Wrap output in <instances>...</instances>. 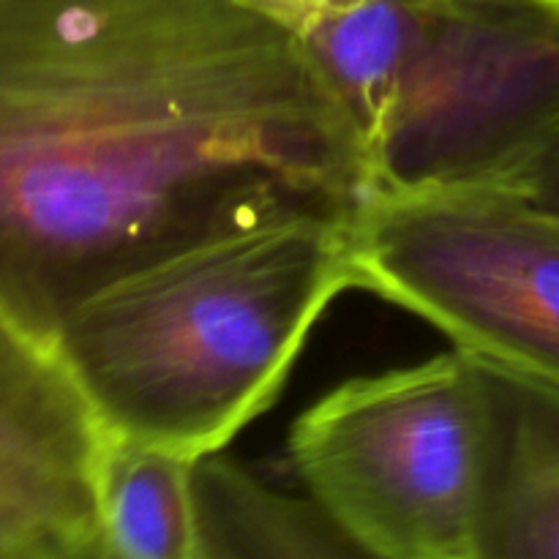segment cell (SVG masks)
<instances>
[{
  "label": "cell",
  "instance_id": "cell-11",
  "mask_svg": "<svg viewBox=\"0 0 559 559\" xmlns=\"http://www.w3.org/2000/svg\"><path fill=\"white\" fill-rule=\"evenodd\" d=\"M527 200L538 202L549 213L559 216V136L544 151V156L530 167V173L519 180L516 189Z\"/></svg>",
  "mask_w": 559,
  "mask_h": 559
},
{
  "label": "cell",
  "instance_id": "cell-1",
  "mask_svg": "<svg viewBox=\"0 0 559 559\" xmlns=\"http://www.w3.org/2000/svg\"><path fill=\"white\" fill-rule=\"evenodd\" d=\"M369 194L344 104L251 0H0V295L44 333L189 246Z\"/></svg>",
  "mask_w": 559,
  "mask_h": 559
},
{
  "label": "cell",
  "instance_id": "cell-2",
  "mask_svg": "<svg viewBox=\"0 0 559 559\" xmlns=\"http://www.w3.org/2000/svg\"><path fill=\"white\" fill-rule=\"evenodd\" d=\"M353 213L189 246L71 309L60 353L104 435L194 462L224 453L276 402L320 317L355 289Z\"/></svg>",
  "mask_w": 559,
  "mask_h": 559
},
{
  "label": "cell",
  "instance_id": "cell-5",
  "mask_svg": "<svg viewBox=\"0 0 559 559\" xmlns=\"http://www.w3.org/2000/svg\"><path fill=\"white\" fill-rule=\"evenodd\" d=\"M355 289L420 317L486 369L559 391V216L511 189L371 194Z\"/></svg>",
  "mask_w": 559,
  "mask_h": 559
},
{
  "label": "cell",
  "instance_id": "cell-4",
  "mask_svg": "<svg viewBox=\"0 0 559 559\" xmlns=\"http://www.w3.org/2000/svg\"><path fill=\"white\" fill-rule=\"evenodd\" d=\"M489 453V377L459 349L342 382L289 431L306 497L385 559H473Z\"/></svg>",
  "mask_w": 559,
  "mask_h": 559
},
{
  "label": "cell",
  "instance_id": "cell-9",
  "mask_svg": "<svg viewBox=\"0 0 559 559\" xmlns=\"http://www.w3.org/2000/svg\"><path fill=\"white\" fill-rule=\"evenodd\" d=\"M205 559H385L338 530L309 497L262 480L227 453L197 467Z\"/></svg>",
  "mask_w": 559,
  "mask_h": 559
},
{
  "label": "cell",
  "instance_id": "cell-8",
  "mask_svg": "<svg viewBox=\"0 0 559 559\" xmlns=\"http://www.w3.org/2000/svg\"><path fill=\"white\" fill-rule=\"evenodd\" d=\"M200 462L169 448L104 435L93 508L107 559H205Z\"/></svg>",
  "mask_w": 559,
  "mask_h": 559
},
{
  "label": "cell",
  "instance_id": "cell-7",
  "mask_svg": "<svg viewBox=\"0 0 559 559\" xmlns=\"http://www.w3.org/2000/svg\"><path fill=\"white\" fill-rule=\"evenodd\" d=\"M486 377L489 484L473 559H559V391L495 369Z\"/></svg>",
  "mask_w": 559,
  "mask_h": 559
},
{
  "label": "cell",
  "instance_id": "cell-3",
  "mask_svg": "<svg viewBox=\"0 0 559 559\" xmlns=\"http://www.w3.org/2000/svg\"><path fill=\"white\" fill-rule=\"evenodd\" d=\"M298 38L371 194L516 189L559 136V0H344Z\"/></svg>",
  "mask_w": 559,
  "mask_h": 559
},
{
  "label": "cell",
  "instance_id": "cell-10",
  "mask_svg": "<svg viewBox=\"0 0 559 559\" xmlns=\"http://www.w3.org/2000/svg\"><path fill=\"white\" fill-rule=\"evenodd\" d=\"M0 559H107L102 538L0 489Z\"/></svg>",
  "mask_w": 559,
  "mask_h": 559
},
{
  "label": "cell",
  "instance_id": "cell-6",
  "mask_svg": "<svg viewBox=\"0 0 559 559\" xmlns=\"http://www.w3.org/2000/svg\"><path fill=\"white\" fill-rule=\"evenodd\" d=\"M104 429L58 336L0 295V469L38 489L93 502Z\"/></svg>",
  "mask_w": 559,
  "mask_h": 559
}]
</instances>
